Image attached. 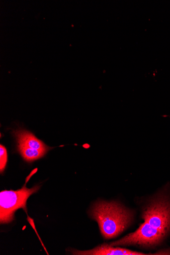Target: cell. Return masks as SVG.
<instances>
[{"label":"cell","instance_id":"6","mask_svg":"<svg viewBox=\"0 0 170 255\" xmlns=\"http://www.w3.org/2000/svg\"><path fill=\"white\" fill-rule=\"evenodd\" d=\"M17 149L24 160L32 162L42 157L46 151L30 148L25 146L18 145Z\"/></svg>","mask_w":170,"mask_h":255},{"label":"cell","instance_id":"4","mask_svg":"<svg viewBox=\"0 0 170 255\" xmlns=\"http://www.w3.org/2000/svg\"><path fill=\"white\" fill-rule=\"evenodd\" d=\"M72 254L77 255H147L151 254L133 251L125 248L114 247L104 244L89 251L72 250Z\"/></svg>","mask_w":170,"mask_h":255},{"label":"cell","instance_id":"7","mask_svg":"<svg viewBox=\"0 0 170 255\" xmlns=\"http://www.w3.org/2000/svg\"><path fill=\"white\" fill-rule=\"evenodd\" d=\"M7 152L6 148L0 145V171L2 173L5 169L7 163Z\"/></svg>","mask_w":170,"mask_h":255},{"label":"cell","instance_id":"2","mask_svg":"<svg viewBox=\"0 0 170 255\" xmlns=\"http://www.w3.org/2000/svg\"><path fill=\"white\" fill-rule=\"evenodd\" d=\"M90 215L98 223L103 237L109 240L119 236L131 225L134 214L117 202L100 201L93 205Z\"/></svg>","mask_w":170,"mask_h":255},{"label":"cell","instance_id":"5","mask_svg":"<svg viewBox=\"0 0 170 255\" xmlns=\"http://www.w3.org/2000/svg\"><path fill=\"white\" fill-rule=\"evenodd\" d=\"M14 133L16 137L18 145L46 152L52 149L51 147L47 146L30 131L21 130L16 131Z\"/></svg>","mask_w":170,"mask_h":255},{"label":"cell","instance_id":"1","mask_svg":"<svg viewBox=\"0 0 170 255\" xmlns=\"http://www.w3.org/2000/svg\"><path fill=\"white\" fill-rule=\"evenodd\" d=\"M142 218L144 222L134 233L109 245L154 248L161 244L170 231V198L161 194L154 199L145 206Z\"/></svg>","mask_w":170,"mask_h":255},{"label":"cell","instance_id":"3","mask_svg":"<svg viewBox=\"0 0 170 255\" xmlns=\"http://www.w3.org/2000/svg\"><path fill=\"white\" fill-rule=\"evenodd\" d=\"M35 172H31L27 178L22 188L17 191L5 190L0 193V223L8 224L14 220L15 212L22 208L26 213L27 201L29 197L36 193L40 188L36 185L31 189L26 188V183Z\"/></svg>","mask_w":170,"mask_h":255}]
</instances>
